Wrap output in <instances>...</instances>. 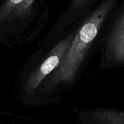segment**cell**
<instances>
[{"label": "cell", "mask_w": 124, "mask_h": 124, "mask_svg": "<svg viewBox=\"0 0 124 124\" xmlns=\"http://www.w3.org/2000/svg\"><path fill=\"white\" fill-rule=\"evenodd\" d=\"M116 0L103 1L83 22L66 50L58 67L48 77L46 88L71 85L77 79L102 26L113 9Z\"/></svg>", "instance_id": "cell-1"}, {"label": "cell", "mask_w": 124, "mask_h": 124, "mask_svg": "<svg viewBox=\"0 0 124 124\" xmlns=\"http://www.w3.org/2000/svg\"><path fill=\"white\" fill-rule=\"evenodd\" d=\"M124 67V10L116 20L102 52L101 70Z\"/></svg>", "instance_id": "cell-2"}, {"label": "cell", "mask_w": 124, "mask_h": 124, "mask_svg": "<svg viewBox=\"0 0 124 124\" xmlns=\"http://www.w3.org/2000/svg\"><path fill=\"white\" fill-rule=\"evenodd\" d=\"M75 33L70 34L61 41H60L49 52L47 57L44 60L41 65L36 69L28 81V88L35 90L49 77L60 65L66 50H68Z\"/></svg>", "instance_id": "cell-3"}, {"label": "cell", "mask_w": 124, "mask_h": 124, "mask_svg": "<svg viewBox=\"0 0 124 124\" xmlns=\"http://www.w3.org/2000/svg\"><path fill=\"white\" fill-rule=\"evenodd\" d=\"M78 124H124V110L110 107H96L80 111Z\"/></svg>", "instance_id": "cell-4"}, {"label": "cell", "mask_w": 124, "mask_h": 124, "mask_svg": "<svg viewBox=\"0 0 124 124\" xmlns=\"http://www.w3.org/2000/svg\"><path fill=\"white\" fill-rule=\"evenodd\" d=\"M35 0H5L0 7V26L12 20L28 18Z\"/></svg>", "instance_id": "cell-5"}, {"label": "cell", "mask_w": 124, "mask_h": 124, "mask_svg": "<svg viewBox=\"0 0 124 124\" xmlns=\"http://www.w3.org/2000/svg\"><path fill=\"white\" fill-rule=\"evenodd\" d=\"M91 0H72L71 9L73 11H77L85 7Z\"/></svg>", "instance_id": "cell-6"}]
</instances>
